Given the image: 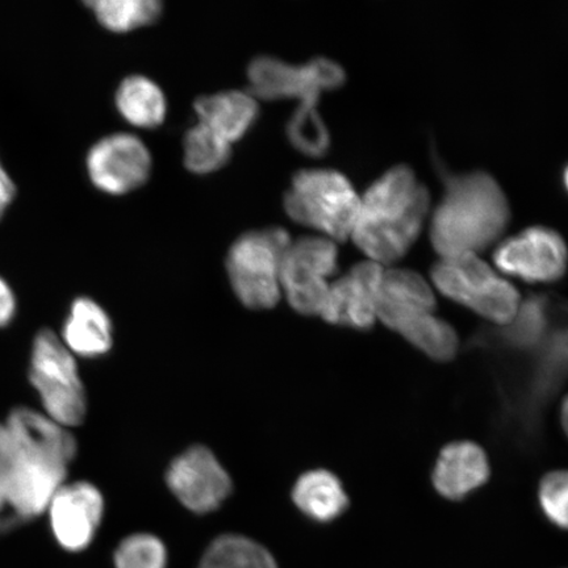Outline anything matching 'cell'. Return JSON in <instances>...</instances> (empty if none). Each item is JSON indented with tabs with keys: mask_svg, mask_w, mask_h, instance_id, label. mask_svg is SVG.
<instances>
[{
	"mask_svg": "<svg viewBox=\"0 0 568 568\" xmlns=\"http://www.w3.org/2000/svg\"><path fill=\"white\" fill-rule=\"evenodd\" d=\"M428 190L417 182L414 170L389 169L361 199L352 239L375 264L400 260L415 243L428 215Z\"/></svg>",
	"mask_w": 568,
	"mask_h": 568,
	"instance_id": "cell-1",
	"label": "cell"
},
{
	"mask_svg": "<svg viewBox=\"0 0 568 568\" xmlns=\"http://www.w3.org/2000/svg\"><path fill=\"white\" fill-rule=\"evenodd\" d=\"M509 216L507 197L491 175L446 176V193L432 219L433 247L443 258L477 254L501 236Z\"/></svg>",
	"mask_w": 568,
	"mask_h": 568,
	"instance_id": "cell-2",
	"label": "cell"
},
{
	"mask_svg": "<svg viewBox=\"0 0 568 568\" xmlns=\"http://www.w3.org/2000/svg\"><path fill=\"white\" fill-rule=\"evenodd\" d=\"M67 475L68 467L24 449L0 424V532L45 514Z\"/></svg>",
	"mask_w": 568,
	"mask_h": 568,
	"instance_id": "cell-3",
	"label": "cell"
},
{
	"mask_svg": "<svg viewBox=\"0 0 568 568\" xmlns=\"http://www.w3.org/2000/svg\"><path fill=\"white\" fill-rule=\"evenodd\" d=\"M288 216L310 229L344 241L352 236L361 210V197L349 180L335 170H303L295 175L284 199Z\"/></svg>",
	"mask_w": 568,
	"mask_h": 568,
	"instance_id": "cell-4",
	"label": "cell"
},
{
	"mask_svg": "<svg viewBox=\"0 0 568 568\" xmlns=\"http://www.w3.org/2000/svg\"><path fill=\"white\" fill-rule=\"evenodd\" d=\"M291 245L281 229L243 234L231 247L226 268L234 294L252 310H268L282 296L281 267Z\"/></svg>",
	"mask_w": 568,
	"mask_h": 568,
	"instance_id": "cell-5",
	"label": "cell"
},
{
	"mask_svg": "<svg viewBox=\"0 0 568 568\" xmlns=\"http://www.w3.org/2000/svg\"><path fill=\"white\" fill-rule=\"evenodd\" d=\"M30 381L49 418L65 428L83 422L88 400L74 354L52 331L42 329L33 339Z\"/></svg>",
	"mask_w": 568,
	"mask_h": 568,
	"instance_id": "cell-6",
	"label": "cell"
},
{
	"mask_svg": "<svg viewBox=\"0 0 568 568\" xmlns=\"http://www.w3.org/2000/svg\"><path fill=\"white\" fill-rule=\"evenodd\" d=\"M338 251L328 237H303L291 243L281 267L282 295L302 315H322L336 273Z\"/></svg>",
	"mask_w": 568,
	"mask_h": 568,
	"instance_id": "cell-7",
	"label": "cell"
},
{
	"mask_svg": "<svg viewBox=\"0 0 568 568\" xmlns=\"http://www.w3.org/2000/svg\"><path fill=\"white\" fill-rule=\"evenodd\" d=\"M247 77L252 95L267 101L297 99L308 105H317L324 91L335 90L345 82L343 68L326 59L294 67L273 57H260L248 67Z\"/></svg>",
	"mask_w": 568,
	"mask_h": 568,
	"instance_id": "cell-8",
	"label": "cell"
},
{
	"mask_svg": "<svg viewBox=\"0 0 568 568\" xmlns=\"http://www.w3.org/2000/svg\"><path fill=\"white\" fill-rule=\"evenodd\" d=\"M494 260L503 273L525 282L552 283L567 272L568 248L558 232L532 226L504 241Z\"/></svg>",
	"mask_w": 568,
	"mask_h": 568,
	"instance_id": "cell-9",
	"label": "cell"
},
{
	"mask_svg": "<svg viewBox=\"0 0 568 568\" xmlns=\"http://www.w3.org/2000/svg\"><path fill=\"white\" fill-rule=\"evenodd\" d=\"M90 181L110 195L139 189L151 174L152 158L146 145L133 134L115 133L99 140L87 159Z\"/></svg>",
	"mask_w": 568,
	"mask_h": 568,
	"instance_id": "cell-10",
	"label": "cell"
},
{
	"mask_svg": "<svg viewBox=\"0 0 568 568\" xmlns=\"http://www.w3.org/2000/svg\"><path fill=\"white\" fill-rule=\"evenodd\" d=\"M168 486L184 507L195 514L215 510L230 496L232 481L213 453L191 447L169 467Z\"/></svg>",
	"mask_w": 568,
	"mask_h": 568,
	"instance_id": "cell-11",
	"label": "cell"
},
{
	"mask_svg": "<svg viewBox=\"0 0 568 568\" xmlns=\"http://www.w3.org/2000/svg\"><path fill=\"white\" fill-rule=\"evenodd\" d=\"M47 513L57 544L63 550L82 551L89 548L102 523L103 496L91 483H69L54 494Z\"/></svg>",
	"mask_w": 568,
	"mask_h": 568,
	"instance_id": "cell-12",
	"label": "cell"
},
{
	"mask_svg": "<svg viewBox=\"0 0 568 568\" xmlns=\"http://www.w3.org/2000/svg\"><path fill=\"white\" fill-rule=\"evenodd\" d=\"M383 273L385 268L373 261L354 266L349 274L331 284L320 316L331 324L371 329Z\"/></svg>",
	"mask_w": 568,
	"mask_h": 568,
	"instance_id": "cell-13",
	"label": "cell"
},
{
	"mask_svg": "<svg viewBox=\"0 0 568 568\" xmlns=\"http://www.w3.org/2000/svg\"><path fill=\"white\" fill-rule=\"evenodd\" d=\"M436 308L435 295L422 275L406 268L385 270L376 301V317L388 328L399 331L418 316Z\"/></svg>",
	"mask_w": 568,
	"mask_h": 568,
	"instance_id": "cell-14",
	"label": "cell"
},
{
	"mask_svg": "<svg viewBox=\"0 0 568 568\" xmlns=\"http://www.w3.org/2000/svg\"><path fill=\"white\" fill-rule=\"evenodd\" d=\"M489 462L485 450L474 443H453L444 447L432 480L436 491L449 500H462L485 486Z\"/></svg>",
	"mask_w": 568,
	"mask_h": 568,
	"instance_id": "cell-15",
	"label": "cell"
},
{
	"mask_svg": "<svg viewBox=\"0 0 568 568\" xmlns=\"http://www.w3.org/2000/svg\"><path fill=\"white\" fill-rule=\"evenodd\" d=\"M13 439L24 449L69 467L77 454V443L65 426L40 412L19 407L10 412L4 423Z\"/></svg>",
	"mask_w": 568,
	"mask_h": 568,
	"instance_id": "cell-16",
	"label": "cell"
},
{
	"mask_svg": "<svg viewBox=\"0 0 568 568\" xmlns=\"http://www.w3.org/2000/svg\"><path fill=\"white\" fill-rule=\"evenodd\" d=\"M499 278L475 253L444 257L432 270L436 287L449 300L473 311L491 293Z\"/></svg>",
	"mask_w": 568,
	"mask_h": 568,
	"instance_id": "cell-17",
	"label": "cell"
},
{
	"mask_svg": "<svg viewBox=\"0 0 568 568\" xmlns=\"http://www.w3.org/2000/svg\"><path fill=\"white\" fill-rule=\"evenodd\" d=\"M199 124L231 142L243 139L258 118V103L243 91H224L195 103Z\"/></svg>",
	"mask_w": 568,
	"mask_h": 568,
	"instance_id": "cell-18",
	"label": "cell"
},
{
	"mask_svg": "<svg viewBox=\"0 0 568 568\" xmlns=\"http://www.w3.org/2000/svg\"><path fill=\"white\" fill-rule=\"evenodd\" d=\"M62 343L83 358H97L112 347V324L106 312L89 297H78L71 304L63 324Z\"/></svg>",
	"mask_w": 568,
	"mask_h": 568,
	"instance_id": "cell-19",
	"label": "cell"
},
{
	"mask_svg": "<svg viewBox=\"0 0 568 568\" xmlns=\"http://www.w3.org/2000/svg\"><path fill=\"white\" fill-rule=\"evenodd\" d=\"M293 499L305 516L318 523L335 520L349 506L343 483L326 470L305 473L296 481Z\"/></svg>",
	"mask_w": 568,
	"mask_h": 568,
	"instance_id": "cell-20",
	"label": "cell"
},
{
	"mask_svg": "<svg viewBox=\"0 0 568 568\" xmlns=\"http://www.w3.org/2000/svg\"><path fill=\"white\" fill-rule=\"evenodd\" d=\"M116 109L128 123L155 128L166 118L168 104L159 84L142 75H131L120 83Z\"/></svg>",
	"mask_w": 568,
	"mask_h": 568,
	"instance_id": "cell-21",
	"label": "cell"
},
{
	"mask_svg": "<svg viewBox=\"0 0 568 568\" xmlns=\"http://www.w3.org/2000/svg\"><path fill=\"white\" fill-rule=\"evenodd\" d=\"M559 303L545 295L530 296L518 308L515 323L500 333L501 343L518 351L536 347L546 337L551 317L556 315Z\"/></svg>",
	"mask_w": 568,
	"mask_h": 568,
	"instance_id": "cell-22",
	"label": "cell"
},
{
	"mask_svg": "<svg viewBox=\"0 0 568 568\" xmlns=\"http://www.w3.org/2000/svg\"><path fill=\"white\" fill-rule=\"evenodd\" d=\"M397 332L410 345L417 347L418 351H422L432 359L447 362L457 355L458 337L456 331L444 320L432 314L410 320Z\"/></svg>",
	"mask_w": 568,
	"mask_h": 568,
	"instance_id": "cell-23",
	"label": "cell"
},
{
	"mask_svg": "<svg viewBox=\"0 0 568 568\" xmlns=\"http://www.w3.org/2000/svg\"><path fill=\"white\" fill-rule=\"evenodd\" d=\"M88 6L105 30L124 33L153 23L162 12L158 0H97Z\"/></svg>",
	"mask_w": 568,
	"mask_h": 568,
	"instance_id": "cell-24",
	"label": "cell"
},
{
	"mask_svg": "<svg viewBox=\"0 0 568 568\" xmlns=\"http://www.w3.org/2000/svg\"><path fill=\"white\" fill-rule=\"evenodd\" d=\"M199 568H278L265 548L241 536L216 539L205 551Z\"/></svg>",
	"mask_w": 568,
	"mask_h": 568,
	"instance_id": "cell-25",
	"label": "cell"
},
{
	"mask_svg": "<svg viewBox=\"0 0 568 568\" xmlns=\"http://www.w3.org/2000/svg\"><path fill=\"white\" fill-rule=\"evenodd\" d=\"M184 165L195 174H211L225 166L231 159V142L220 138L207 126L197 124L184 136Z\"/></svg>",
	"mask_w": 568,
	"mask_h": 568,
	"instance_id": "cell-26",
	"label": "cell"
},
{
	"mask_svg": "<svg viewBox=\"0 0 568 568\" xmlns=\"http://www.w3.org/2000/svg\"><path fill=\"white\" fill-rule=\"evenodd\" d=\"M291 144L303 154L318 158L329 148V133L320 118L317 105L301 104L287 125Z\"/></svg>",
	"mask_w": 568,
	"mask_h": 568,
	"instance_id": "cell-27",
	"label": "cell"
},
{
	"mask_svg": "<svg viewBox=\"0 0 568 568\" xmlns=\"http://www.w3.org/2000/svg\"><path fill=\"white\" fill-rule=\"evenodd\" d=\"M115 565L116 568H165V546L151 535L128 537L116 550Z\"/></svg>",
	"mask_w": 568,
	"mask_h": 568,
	"instance_id": "cell-28",
	"label": "cell"
},
{
	"mask_svg": "<svg viewBox=\"0 0 568 568\" xmlns=\"http://www.w3.org/2000/svg\"><path fill=\"white\" fill-rule=\"evenodd\" d=\"M538 500L548 520L568 530V471L545 475L538 488Z\"/></svg>",
	"mask_w": 568,
	"mask_h": 568,
	"instance_id": "cell-29",
	"label": "cell"
},
{
	"mask_svg": "<svg viewBox=\"0 0 568 568\" xmlns=\"http://www.w3.org/2000/svg\"><path fill=\"white\" fill-rule=\"evenodd\" d=\"M17 314V297L9 283L0 276V328L10 325Z\"/></svg>",
	"mask_w": 568,
	"mask_h": 568,
	"instance_id": "cell-30",
	"label": "cell"
},
{
	"mask_svg": "<svg viewBox=\"0 0 568 568\" xmlns=\"http://www.w3.org/2000/svg\"><path fill=\"white\" fill-rule=\"evenodd\" d=\"M16 195V184H13L11 176L7 174L2 162H0V222H2L4 213L10 209Z\"/></svg>",
	"mask_w": 568,
	"mask_h": 568,
	"instance_id": "cell-31",
	"label": "cell"
},
{
	"mask_svg": "<svg viewBox=\"0 0 568 568\" xmlns=\"http://www.w3.org/2000/svg\"><path fill=\"white\" fill-rule=\"evenodd\" d=\"M560 417H562L564 429H565L566 435L568 437V396L564 400L562 412H560Z\"/></svg>",
	"mask_w": 568,
	"mask_h": 568,
	"instance_id": "cell-32",
	"label": "cell"
},
{
	"mask_svg": "<svg viewBox=\"0 0 568 568\" xmlns=\"http://www.w3.org/2000/svg\"><path fill=\"white\" fill-rule=\"evenodd\" d=\"M564 184H565V187L568 193V165L566 166L565 172H564Z\"/></svg>",
	"mask_w": 568,
	"mask_h": 568,
	"instance_id": "cell-33",
	"label": "cell"
}]
</instances>
